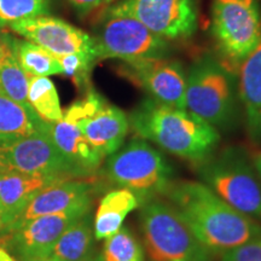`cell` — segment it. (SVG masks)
Wrapping results in <instances>:
<instances>
[{
    "mask_svg": "<svg viewBox=\"0 0 261 261\" xmlns=\"http://www.w3.org/2000/svg\"><path fill=\"white\" fill-rule=\"evenodd\" d=\"M140 210L145 252L151 261H212L207 249L171 203L154 198Z\"/></svg>",
    "mask_w": 261,
    "mask_h": 261,
    "instance_id": "3957f363",
    "label": "cell"
},
{
    "mask_svg": "<svg viewBox=\"0 0 261 261\" xmlns=\"http://www.w3.org/2000/svg\"><path fill=\"white\" fill-rule=\"evenodd\" d=\"M89 261H103V260H102V257H100V255H97L94 257H91Z\"/></svg>",
    "mask_w": 261,
    "mask_h": 261,
    "instance_id": "836d02e7",
    "label": "cell"
},
{
    "mask_svg": "<svg viewBox=\"0 0 261 261\" xmlns=\"http://www.w3.org/2000/svg\"><path fill=\"white\" fill-rule=\"evenodd\" d=\"M253 166H254V168H255L257 175H259V178H260V180H261V151L254 155V158H253Z\"/></svg>",
    "mask_w": 261,
    "mask_h": 261,
    "instance_id": "1f68e13d",
    "label": "cell"
},
{
    "mask_svg": "<svg viewBox=\"0 0 261 261\" xmlns=\"http://www.w3.org/2000/svg\"><path fill=\"white\" fill-rule=\"evenodd\" d=\"M0 261H17L15 259V256L9 252L8 249H5L4 247L0 246Z\"/></svg>",
    "mask_w": 261,
    "mask_h": 261,
    "instance_id": "4dcf8cb0",
    "label": "cell"
},
{
    "mask_svg": "<svg viewBox=\"0 0 261 261\" xmlns=\"http://www.w3.org/2000/svg\"><path fill=\"white\" fill-rule=\"evenodd\" d=\"M15 171L34 175L80 178V173L64 158L46 129L0 145V172Z\"/></svg>",
    "mask_w": 261,
    "mask_h": 261,
    "instance_id": "30bf717a",
    "label": "cell"
},
{
    "mask_svg": "<svg viewBox=\"0 0 261 261\" xmlns=\"http://www.w3.org/2000/svg\"><path fill=\"white\" fill-rule=\"evenodd\" d=\"M212 33L221 63L234 74L260 41L259 0H213Z\"/></svg>",
    "mask_w": 261,
    "mask_h": 261,
    "instance_id": "52a82bcc",
    "label": "cell"
},
{
    "mask_svg": "<svg viewBox=\"0 0 261 261\" xmlns=\"http://www.w3.org/2000/svg\"><path fill=\"white\" fill-rule=\"evenodd\" d=\"M50 136L58 150L81 177H87L99 168L103 158L85 138L79 117L71 106L63 112L61 121L50 123Z\"/></svg>",
    "mask_w": 261,
    "mask_h": 261,
    "instance_id": "e0dca14e",
    "label": "cell"
},
{
    "mask_svg": "<svg viewBox=\"0 0 261 261\" xmlns=\"http://www.w3.org/2000/svg\"><path fill=\"white\" fill-rule=\"evenodd\" d=\"M89 211L91 208L34 218L3 233L0 246L8 249L17 261L46 259L62 233Z\"/></svg>",
    "mask_w": 261,
    "mask_h": 261,
    "instance_id": "8fae6325",
    "label": "cell"
},
{
    "mask_svg": "<svg viewBox=\"0 0 261 261\" xmlns=\"http://www.w3.org/2000/svg\"><path fill=\"white\" fill-rule=\"evenodd\" d=\"M92 185L89 181L80 180L77 178L55 182L44 189L29 203L21 217L5 232L25 221L42 217V215L90 210L92 205Z\"/></svg>",
    "mask_w": 261,
    "mask_h": 261,
    "instance_id": "9a60e30c",
    "label": "cell"
},
{
    "mask_svg": "<svg viewBox=\"0 0 261 261\" xmlns=\"http://www.w3.org/2000/svg\"><path fill=\"white\" fill-rule=\"evenodd\" d=\"M57 60L60 62L63 74L70 77L77 87H83L87 84L90 69L96 62L94 57L81 54L67 55V56L57 57Z\"/></svg>",
    "mask_w": 261,
    "mask_h": 261,
    "instance_id": "4316f807",
    "label": "cell"
},
{
    "mask_svg": "<svg viewBox=\"0 0 261 261\" xmlns=\"http://www.w3.org/2000/svg\"><path fill=\"white\" fill-rule=\"evenodd\" d=\"M169 202L212 253H225L261 237V223L241 213L200 181L172 182Z\"/></svg>",
    "mask_w": 261,
    "mask_h": 261,
    "instance_id": "6da1fadb",
    "label": "cell"
},
{
    "mask_svg": "<svg viewBox=\"0 0 261 261\" xmlns=\"http://www.w3.org/2000/svg\"><path fill=\"white\" fill-rule=\"evenodd\" d=\"M121 71L144 89L152 99L169 107L187 109V74L178 60L154 57L127 61L122 63Z\"/></svg>",
    "mask_w": 261,
    "mask_h": 261,
    "instance_id": "4fadbf2b",
    "label": "cell"
},
{
    "mask_svg": "<svg viewBox=\"0 0 261 261\" xmlns=\"http://www.w3.org/2000/svg\"><path fill=\"white\" fill-rule=\"evenodd\" d=\"M106 172L113 182L138 196L142 204L166 195L173 182V169L167 160L142 138L132 139L110 155Z\"/></svg>",
    "mask_w": 261,
    "mask_h": 261,
    "instance_id": "5b68a950",
    "label": "cell"
},
{
    "mask_svg": "<svg viewBox=\"0 0 261 261\" xmlns=\"http://www.w3.org/2000/svg\"><path fill=\"white\" fill-rule=\"evenodd\" d=\"M71 107L79 117L85 138L103 159L121 148L129 128L128 116L121 109L107 104L93 91Z\"/></svg>",
    "mask_w": 261,
    "mask_h": 261,
    "instance_id": "7c38bea8",
    "label": "cell"
},
{
    "mask_svg": "<svg viewBox=\"0 0 261 261\" xmlns=\"http://www.w3.org/2000/svg\"><path fill=\"white\" fill-rule=\"evenodd\" d=\"M142 205V201L128 189H115L103 196L93 219L94 238L107 240L122 227L130 212Z\"/></svg>",
    "mask_w": 261,
    "mask_h": 261,
    "instance_id": "d6986e66",
    "label": "cell"
},
{
    "mask_svg": "<svg viewBox=\"0 0 261 261\" xmlns=\"http://www.w3.org/2000/svg\"><path fill=\"white\" fill-rule=\"evenodd\" d=\"M28 85L29 76L18 64L14 51L10 50L0 58V93L22 106L31 107L28 103Z\"/></svg>",
    "mask_w": 261,
    "mask_h": 261,
    "instance_id": "cb8c5ba5",
    "label": "cell"
},
{
    "mask_svg": "<svg viewBox=\"0 0 261 261\" xmlns=\"http://www.w3.org/2000/svg\"><path fill=\"white\" fill-rule=\"evenodd\" d=\"M2 236H3V233H2V232H0V237H2Z\"/></svg>",
    "mask_w": 261,
    "mask_h": 261,
    "instance_id": "d590c367",
    "label": "cell"
},
{
    "mask_svg": "<svg viewBox=\"0 0 261 261\" xmlns=\"http://www.w3.org/2000/svg\"><path fill=\"white\" fill-rule=\"evenodd\" d=\"M221 261H261V237L223 253Z\"/></svg>",
    "mask_w": 261,
    "mask_h": 261,
    "instance_id": "83f0119b",
    "label": "cell"
},
{
    "mask_svg": "<svg viewBox=\"0 0 261 261\" xmlns=\"http://www.w3.org/2000/svg\"><path fill=\"white\" fill-rule=\"evenodd\" d=\"M37 261H62V260L52 259V257H46V259H41V260H37Z\"/></svg>",
    "mask_w": 261,
    "mask_h": 261,
    "instance_id": "e575fe53",
    "label": "cell"
},
{
    "mask_svg": "<svg viewBox=\"0 0 261 261\" xmlns=\"http://www.w3.org/2000/svg\"><path fill=\"white\" fill-rule=\"evenodd\" d=\"M238 71V96L246 110L248 129L254 140H261V38Z\"/></svg>",
    "mask_w": 261,
    "mask_h": 261,
    "instance_id": "ac0fdd59",
    "label": "cell"
},
{
    "mask_svg": "<svg viewBox=\"0 0 261 261\" xmlns=\"http://www.w3.org/2000/svg\"><path fill=\"white\" fill-rule=\"evenodd\" d=\"M100 257L103 261H145V253L132 231L122 226L107 238Z\"/></svg>",
    "mask_w": 261,
    "mask_h": 261,
    "instance_id": "d4e9b609",
    "label": "cell"
},
{
    "mask_svg": "<svg viewBox=\"0 0 261 261\" xmlns=\"http://www.w3.org/2000/svg\"><path fill=\"white\" fill-rule=\"evenodd\" d=\"M28 103L44 122L55 123L63 117L57 90L47 76L29 77Z\"/></svg>",
    "mask_w": 261,
    "mask_h": 261,
    "instance_id": "603a6c76",
    "label": "cell"
},
{
    "mask_svg": "<svg viewBox=\"0 0 261 261\" xmlns=\"http://www.w3.org/2000/svg\"><path fill=\"white\" fill-rule=\"evenodd\" d=\"M200 177L221 200L241 213L261 220V180L244 152L226 149L201 162Z\"/></svg>",
    "mask_w": 261,
    "mask_h": 261,
    "instance_id": "8992f818",
    "label": "cell"
},
{
    "mask_svg": "<svg viewBox=\"0 0 261 261\" xmlns=\"http://www.w3.org/2000/svg\"><path fill=\"white\" fill-rule=\"evenodd\" d=\"M68 178L34 175L15 171L0 172V208L4 232L16 223L29 203L50 185Z\"/></svg>",
    "mask_w": 261,
    "mask_h": 261,
    "instance_id": "2e32d148",
    "label": "cell"
},
{
    "mask_svg": "<svg viewBox=\"0 0 261 261\" xmlns=\"http://www.w3.org/2000/svg\"><path fill=\"white\" fill-rule=\"evenodd\" d=\"M93 237V221L89 211L62 233L48 257L62 261H89Z\"/></svg>",
    "mask_w": 261,
    "mask_h": 261,
    "instance_id": "44dd1931",
    "label": "cell"
},
{
    "mask_svg": "<svg viewBox=\"0 0 261 261\" xmlns=\"http://www.w3.org/2000/svg\"><path fill=\"white\" fill-rule=\"evenodd\" d=\"M128 123L139 138L185 161L203 162L220 142L219 130L204 120L187 109L169 107L150 97L132 110Z\"/></svg>",
    "mask_w": 261,
    "mask_h": 261,
    "instance_id": "7a4b0ae2",
    "label": "cell"
},
{
    "mask_svg": "<svg viewBox=\"0 0 261 261\" xmlns=\"http://www.w3.org/2000/svg\"><path fill=\"white\" fill-rule=\"evenodd\" d=\"M10 28L56 57L81 54L92 56L97 61L93 38L60 18L39 16L11 24Z\"/></svg>",
    "mask_w": 261,
    "mask_h": 261,
    "instance_id": "5bb4252c",
    "label": "cell"
},
{
    "mask_svg": "<svg viewBox=\"0 0 261 261\" xmlns=\"http://www.w3.org/2000/svg\"><path fill=\"white\" fill-rule=\"evenodd\" d=\"M11 45L16 60L29 77L63 74L57 57L45 48L19 39H11Z\"/></svg>",
    "mask_w": 261,
    "mask_h": 261,
    "instance_id": "7402d4cb",
    "label": "cell"
},
{
    "mask_svg": "<svg viewBox=\"0 0 261 261\" xmlns=\"http://www.w3.org/2000/svg\"><path fill=\"white\" fill-rule=\"evenodd\" d=\"M107 11L130 16L169 42L190 39L197 29L195 0H120Z\"/></svg>",
    "mask_w": 261,
    "mask_h": 261,
    "instance_id": "9c48e42d",
    "label": "cell"
},
{
    "mask_svg": "<svg viewBox=\"0 0 261 261\" xmlns=\"http://www.w3.org/2000/svg\"><path fill=\"white\" fill-rule=\"evenodd\" d=\"M68 2L80 15H87L94 10L110 5L115 0H68Z\"/></svg>",
    "mask_w": 261,
    "mask_h": 261,
    "instance_id": "f1b7e54d",
    "label": "cell"
},
{
    "mask_svg": "<svg viewBox=\"0 0 261 261\" xmlns=\"http://www.w3.org/2000/svg\"><path fill=\"white\" fill-rule=\"evenodd\" d=\"M44 122L31 107L22 106L0 93V145L10 144L46 129Z\"/></svg>",
    "mask_w": 261,
    "mask_h": 261,
    "instance_id": "ffe728a7",
    "label": "cell"
},
{
    "mask_svg": "<svg viewBox=\"0 0 261 261\" xmlns=\"http://www.w3.org/2000/svg\"><path fill=\"white\" fill-rule=\"evenodd\" d=\"M46 14L47 0H0V27Z\"/></svg>",
    "mask_w": 261,
    "mask_h": 261,
    "instance_id": "484cf974",
    "label": "cell"
},
{
    "mask_svg": "<svg viewBox=\"0 0 261 261\" xmlns=\"http://www.w3.org/2000/svg\"><path fill=\"white\" fill-rule=\"evenodd\" d=\"M10 50H12L11 38L4 34V32L0 28V58L4 56L5 54H8Z\"/></svg>",
    "mask_w": 261,
    "mask_h": 261,
    "instance_id": "f546056e",
    "label": "cell"
},
{
    "mask_svg": "<svg viewBox=\"0 0 261 261\" xmlns=\"http://www.w3.org/2000/svg\"><path fill=\"white\" fill-rule=\"evenodd\" d=\"M92 38L97 60L115 58L127 62L169 57L172 52L171 42L154 34L136 18L109 11Z\"/></svg>",
    "mask_w": 261,
    "mask_h": 261,
    "instance_id": "ba28073f",
    "label": "cell"
},
{
    "mask_svg": "<svg viewBox=\"0 0 261 261\" xmlns=\"http://www.w3.org/2000/svg\"><path fill=\"white\" fill-rule=\"evenodd\" d=\"M0 232L4 233V224H3V214H2V208H0Z\"/></svg>",
    "mask_w": 261,
    "mask_h": 261,
    "instance_id": "d6a6232c",
    "label": "cell"
},
{
    "mask_svg": "<svg viewBox=\"0 0 261 261\" xmlns=\"http://www.w3.org/2000/svg\"><path fill=\"white\" fill-rule=\"evenodd\" d=\"M236 77L219 58L204 55L187 74V110L215 128L230 125L236 109Z\"/></svg>",
    "mask_w": 261,
    "mask_h": 261,
    "instance_id": "277c9868",
    "label": "cell"
}]
</instances>
